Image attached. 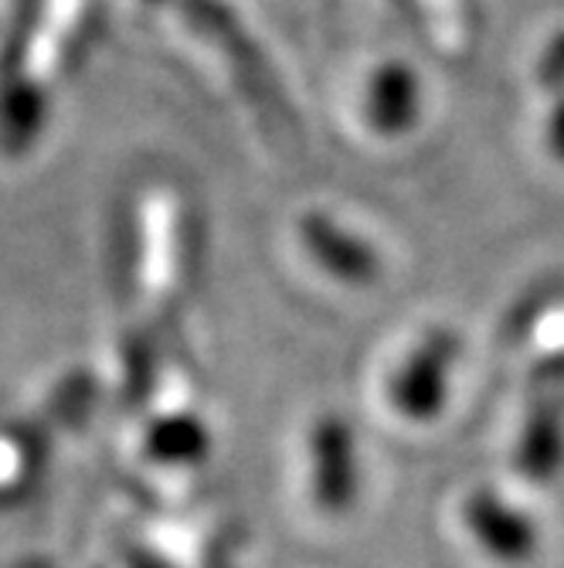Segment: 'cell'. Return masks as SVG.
Returning <instances> with one entry per match:
<instances>
[{
	"mask_svg": "<svg viewBox=\"0 0 564 568\" xmlns=\"http://www.w3.org/2000/svg\"><path fill=\"white\" fill-rule=\"evenodd\" d=\"M422 106L419 79L404 62H384L368 79L365 113L381 136H401L416 126Z\"/></svg>",
	"mask_w": 564,
	"mask_h": 568,
	"instance_id": "cell-8",
	"label": "cell"
},
{
	"mask_svg": "<svg viewBox=\"0 0 564 568\" xmlns=\"http://www.w3.org/2000/svg\"><path fill=\"white\" fill-rule=\"evenodd\" d=\"M459 357L452 331H429L388 382V402L408 423H432L449 398V372Z\"/></svg>",
	"mask_w": 564,
	"mask_h": 568,
	"instance_id": "cell-5",
	"label": "cell"
},
{
	"mask_svg": "<svg viewBox=\"0 0 564 568\" xmlns=\"http://www.w3.org/2000/svg\"><path fill=\"white\" fill-rule=\"evenodd\" d=\"M463 525L473 535V541L503 565H524L541 548L537 521L496 490H473L466 497Z\"/></svg>",
	"mask_w": 564,
	"mask_h": 568,
	"instance_id": "cell-6",
	"label": "cell"
},
{
	"mask_svg": "<svg viewBox=\"0 0 564 568\" xmlns=\"http://www.w3.org/2000/svg\"><path fill=\"white\" fill-rule=\"evenodd\" d=\"M547 146L554 153V161L564 164V95H554V106L547 116Z\"/></svg>",
	"mask_w": 564,
	"mask_h": 568,
	"instance_id": "cell-11",
	"label": "cell"
},
{
	"mask_svg": "<svg viewBox=\"0 0 564 568\" xmlns=\"http://www.w3.org/2000/svg\"><path fill=\"white\" fill-rule=\"evenodd\" d=\"M537 85L551 95H564V31H557L537 59Z\"/></svg>",
	"mask_w": 564,
	"mask_h": 568,
	"instance_id": "cell-10",
	"label": "cell"
},
{
	"mask_svg": "<svg viewBox=\"0 0 564 568\" xmlns=\"http://www.w3.org/2000/svg\"><path fill=\"white\" fill-rule=\"evenodd\" d=\"M143 449L150 459L171 463V467H187L201 463L212 453V433L191 412H167L157 416L143 433Z\"/></svg>",
	"mask_w": 564,
	"mask_h": 568,
	"instance_id": "cell-9",
	"label": "cell"
},
{
	"mask_svg": "<svg viewBox=\"0 0 564 568\" xmlns=\"http://www.w3.org/2000/svg\"><path fill=\"white\" fill-rule=\"evenodd\" d=\"M517 470L547 484L564 470V331L561 344L547 347L531 372V392L517 436Z\"/></svg>",
	"mask_w": 564,
	"mask_h": 568,
	"instance_id": "cell-3",
	"label": "cell"
},
{
	"mask_svg": "<svg viewBox=\"0 0 564 568\" xmlns=\"http://www.w3.org/2000/svg\"><path fill=\"white\" fill-rule=\"evenodd\" d=\"M306 477H310V500L327 518L343 514L361 497V453L350 423L337 412L314 419L306 433Z\"/></svg>",
	"mask_w": 564,
	"mask_h": 568,
	"instance_id": "cell-4",
	"label": "cell"
},
{
	"mask_svg": "<svg viewBox=\"0 0 564 568\" xmlns=\"http://www.w3.org/2000/svg\"><path fill=\"white\" fill-rule=\"evenodd\" d=\"M164 11H174L201 41H208L218 55L225 59V65L235 72L245 99L259 110L269 123L276 126H296L293 110L286 106L283 89L273 79V69L266 62V55L248 38V31L242 28V21L228 11L225 0H150Z\"/></svg>",
	"mask_w": 564,
	"mask_h": 568,
	"instance_id": "cell-2",
	"label": "cell"
},
{
	"mask_svg": "<svg viewBox=\"0 0 564 568\" xmlns=\"http://www.w3.org/2000/svg\"><path fill=\"white\" fill-rule=\"evenodd\" d=\"M85 18V0H41L18 44L8 89L0 95V133L11 150H21L38 136L48 113V89L59 79V69L72 62V48H79Z\"/></svg>",
	"mask_w": 564,
	"mask_h": 568,
	"instance_id": "cell-1",
	"label": "cell"
},
{
	"mask_svg": "<svg viewBox=\"0 0 564 568\" xmlns=\"http://www.w3.org/2000/svg\"><path fill=\"white\" fill-rule=\"evenodd\" d=\"M299 239H302L306 252L317 260V266L340 283L365 286L371 280H378V273H381L378 252L361 235H353L350 229H343L337 219H330L324 212H310L299 222Z\"/></svg>",
	"mask_w": 564,
	"mask_h": 568,
	"instance_id": "cell-7",
	"label": "cell"
}]
</instances>
